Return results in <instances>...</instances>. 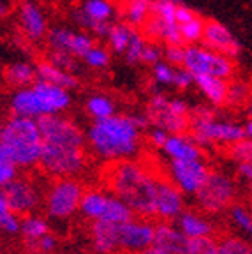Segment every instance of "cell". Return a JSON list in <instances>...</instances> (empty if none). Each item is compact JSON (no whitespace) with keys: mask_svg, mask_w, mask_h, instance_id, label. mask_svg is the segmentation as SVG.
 I'll return each mask as SVG.
<instances>
[{"mask_svg":"<svg viewBox=\"0 0 252 254\" xmlns=\"http://www.w3.org/2000/svg\"><path fill=\"white\" fill-rule=\"evenodd\" d=\"M155 180L157 177L132 159L113 163L108 173L111 194L122 199L134 215L143 219L154 217Z\"/></svg>","mask_w":252,"mask_h":254,"instance_id":"obj_1","label":"cell"},{"mask_svg":"<svg viewBox=\"0 0 252 254\" xmlns=\"http://www.w3.org/2000/svg\"><path fill=\"white\" fill-rule=\"evenodd\" d=\"M90 148L104 161L119 163L136 157L141 147V131L134 126L130 115H111L95 120L88 129Z\"/></svg>","mask_w":252,"mask_h":254,"instance_id":"obj_2","label":"cell"},{"mask_svg":"<svg viewBox=\"0 0 252 254\" xmlns=\"http://www.w3.org/2000/svg\"><path fill=\"white\" fill-rule=\"evenodd\" d=\"M0 143L5 159L16 168H32L39 163L41 132L37 120L14 117L0 126Z\"/></svg>","mask_w":252,"mask_h":254,"instance_id":"obj_3","label":"cell"},{"mask_svg":"<svg viewBox=\"0 0 252 254\" xmlns=\"http://www.w3.org/2000/svg\"><path fill=\"white\" fill-rule=\"evenodd\" d=\"M189 129L190 138L199 147H210V145L229 147L240 139H247L244 124L219 119L215 115V110L206 106H196L194 110H189Z\"/></svg>","mask_w":252,"mask_h":254,"instance_id":"obj_4","label":"cell"},{"mask_svg":"<svg viewBox=\"0 0 252 254\" xmlns=\"http://www.w3.org/2000/svg\"><path fill=\"white\" fill-rule=\"evenodd\" d=\"M237 182L228 173L219 170L208 171L205 182L196 194V201L206 214H219L228 210L237 198Z\"/></svg>","mask_w":252,"mask_h":254,"instance_id":"obj_5","label":"cell"},{"mask_svg":"<svg viewBox=\"0 0 252 254\" xmlns=\"http://www.w3.org/2000/svg\"><path fill=\"white\" fill-rule=\"evenodd\" d=\"M37 164L46 173L53 175L57 179L74 177L85 170L87 155H85V148L59 147V145L41 143V154Z\"/></svg>","mask_w":252,"mask_h":254,"instance_id":"obj_6","label":"cell"},{"mask_svg":"<svg viewBox=\"0 0 252 254\" xmlns=\"http://www.w3.org/2000/svg\"><path fill=\"white\" fill-rule=\"evenodd\" d=\"M182 67L187 69L192 76L206 74L215 78L229 79L235 74V64L233 59L212 52L205 46L189 44L184 50V62Z\"/></svg>","mask_w":252,"mask_h":254,"instance_id":"obj_7","label":"cell"},{"mask_svg":"<svg viewBox=\"0 0 252 254\" xmlns=\"http://www.w3.org/2000/svg\"><path fill=\"white\" fill-rule=\"evenodd\" d=\"M83 186L74 177H62L50 186L46 194V212L52 219L62 221L78 212Z\"/></svg>","mask_w":252,"mask_h":254,"instance_id":"obj_8","label":"cell"},{"mask_svg":"<svg viewBox=\"0 0 252 254\" xmlns=\"http://www.w3.org/2000/svg\"><path fill=\"white\" fill-rule=\"evenodd\" d=\"M41 132V143L59 145V147L85 148L87 138L72 120L62 115H44L37 119Z\"/></svg>","mask_w":252,"mask_h":254,"instance_id":"obj_9","label":"cell"},{"mask_svg":"<svg viewBox=\"0 0 252 254\" xmlns=\"http://www.w3.org/2000/svg\"><path fill=\"white\" fill-rule=\"evenodd\" d=\"M2 192L5 196V201L9 205V210L14 215H30L41 203V190L32 180L25 179V177H18L9 184L2 187Z\"/></svg>","mask_w":252,"mask_h":254,"instance_id":"obj_10","label":"cell"},{"mask_svg":"<svg viewBox=\"0 0 252 254\" xmlns=\"http://www.w3.org/2000/svg\"><path fill=\"white\" fill-rule=\"evenodd\" d=\"M154 222L143 217H132L130 221L119 224L117 228L119 251H126L130 254L141 253L143 249L154 244Z\"/></svg>","mask_w":252,"mask_h":254,"instance_id":"obj_11","label":"cell"},{"mask_svg":"<svg viewBox=\"0 0 252 254\" xmlns=\"http://www.w3.org/2000/svg\"><path fill=\"white\" fill-rule=\"evenodd\" d=\"M208 166L203 159L192 161H171L170 180L178 187L182 194H196L208 175Z\"/></svg>","mask_w":252,"mask_h":254,"instance_id":"obj_12","label":"cell"},{"mask_svg":"<svg viewBox=\"0 0 252 254\" xmlns=\"http://www.w3.org/2000/svg\"><path fill=\"white\" fill-rule=\"evenodd\" d=\"M186 201L178 187L171 180H155V198H154V217L164 222H171L186 210Z\"/></svg>","mask_w":252,"mask_h":254,"instance_id":"obj_13","label":"cell"},{"mask_svg":"<svg viewBox=\"0 0 252 254\" xmlns=\"http://www.w3.org/2000/svg\"><path fill=\"white\" fill-rule=\"evenodd\" d=\"M201 41L205 48L219 53V55L228 57V59H237L242 53V43L237 39V36L219 21H205Z\"/></svg>","mask_w":252,"mask_h":254,"instance_id":"obj_14","label":"cell"},{"mask_svg":"<svg viewBox=\"0 0 252 254\" xmlns=\"http://www.w3.org/2000/svg\"><path fill=\"white\" fill-rule=\"evenodd\" d=\"M30 87L34 90V95H36L43 117L60 115L71 104V95H69V90H65V88L44 83V81H39V79H36Z\"/></svg>","mask_w":252,"mask_h":254,"instance_id":"obj_15","label":"cell"},{"mask_svg":"<svg viewBox=\"0 0 252 254\" xmlns=\"http://www.w3.org/2000/svg\"><path fill=\"white\" fill-rule=\"evenodd\" d=\"M187 242L189 238L182 233L177 226L171 222H159L154 230V244L152 246L159 247L168 254H186Z\"/></svg>","mask_w":252,"mask_h":254,"instance_id":"obj_16","label":"cell"},{"mask_svg":"<svg viewBox=\"0 0 252 254\" xmlns=\"http://www.w3.org/2000/svg\"><path fill=\"white\" fill-rule=\"evenodd\" d=\"M20 21L23 34L30 41H41L48 34V21L39 5L27 0L20 5Z\"/></svg>","mask_w":252,"mask_h":254,"instance_id":"obj_17","label":"cell"},{"mask_svg":"<svg viewBox=\"0 0 252 254\" xmlns=\"http://www.w3.org/2000/svg\"><path fill=\"white\" fill-rule=\"evenodd\" d=\"M164 154L171 161H192V159H203L201 147L190 138L189 134H170L166 139Z\"/></svg>","mask_w":252,"mask_h":254,"instance_id":"obj_18","label":"cell"},{"mask_svg":"<svg viewBox=\"0 0 252 254\" xmlns=\"http://www.w3.org/2000/svg\"><path fill=\"white\" fill-rule=\"evenodd\" d=\"M119 224H111L104 221H94L92 224V244L99 254H113L119 251Z\"/></svg>","mask_w":252,"mask_h":254,"instance_id":"obj_19","label":"cell"},{"mask_svg":"<svg viewBox=\"0 0 252 254\" xmlns=\"http://www.w3.org/2000/svg\"><path fill=\"white\" fill-rule=\"evenodd\" d=\"M177 228L186 235L187 238H199V237H212L213 224L205 217L196 212L184 210L177 219Z\"/></svg>","mask_w":252,"mask_h":254,"instance_id":"obj_20","label":"cell"},{"mask_svg":"<svg viewBox=\"0 0 252 254\" xmlns=\"http://www.w3.org/2000/svg\"><path fill=\"white\" fill-rule=\"evenodd\" d=\"M36 79L39 81H44V83L55 85V87L60 88H76L78 87V78L71 72L60 71L59 67H55L53 64H50L48 60L44 62H39L36 65Z\"/></svg>","mask_w":252,"mask_h":254,"instance_id":"obj_21","label":"cell"},{"mask_svg":"<svg viewBox=\"0 0 252 254\" xmlns=\"http://www.w3.org/2000/svg\"><path fill=\"white\" fill-rule=\"evenodd\" d=\"M194 85L203 92V95L208 99L210 104H213V106H224L226 94H228V79L199 74L194 76Z\"/></svg>","mask_w":252,"mask_h":254,"instance_id":"obj_22","label":"cell"},{"mask_svg":"<svg viewBox=\"0 0 252 254\" xmlns=\"http://www.w3.org/2000/svg\"><path fill=\"white\" fill-rule=\"evenodd\" d=\"M11 111H12V115L14 117H25V119L37 120L39 117H43L32 87L18 88V90L12 94Z\"/></svg>","mask_w":252,"mask_h":254,"instance_id":"obj_23","label":"cell"},{"mask_svg":"<svg viewBox=\"0 0 252 254\" xmlns=\"http://www.w3.org/2000/svg\"><path fill=\"white\" fill-rule=\"evenodd\" d=\"M108 198H110V192H106V190H101V189L83 190L78 210L81 212L83 217L92 219V221H101V217L104 214V208H106Z\"/></svg>","mask_w":252,"mask_h":254,"instance_id":"obj_24","label":"cell"},{"mask_svg":"<svg viewBox=\"0 0 252 254\" xmlns=\"http://www.w3.org/2000/svg\"><path fill=\"white\" fill-rule=\"evenodd\" d=\"M4 78L11 87L25 88L36 81V67L27 62H14L7 65L4 71Z\"/></svg>","mask_w":252,"mask_h":254,"instance_id":"obj_25","label":"cell"},{"mask_svg":"<svg viewBox=\"0 0 252 254\" xmlns=\"http://www.w3.org/2000/svg\"><path fill=\"white\" fill-rule=\"evenodd\" d=\"M154 0H126L124 5V18L132 27H141L148 16L152 14Z\"/></svg>","mask_w":252,"mask_h":254,"instance_id":"obj_26","label":"cell"},{"mask_svg":"<svg viewBox=\"0 0 252 254\" xmlns=\"http://www.w3.org/2000/svg\"><path fill=\"white\" fill-rule=\"evenodd\" d=\"M132 217H136V215L132 214V210H130L129 206H127L120 198L110 194L108 203H106V208H104V214H103V217H101V221L111 222V224H122V222L130 221Z\"/></svg>","mask_w":252,"mask_h":254,"instance_id":"obj_27","label":"cell"},{"mask_svg":"<svg viewBox=\"0 0 252 254\" xmlns=\"http://www.w3.org/2000/svg\"><path fill=\"white\" fill-rule=\"evenodd\" d=\"M20 231L23 233V237L27 238V242H36L41 237H44L46 233H50V226L48 221L37 215H23V219H20Z\"/></svg>","mask_w":252,"mask_h":254,"instance_id":"obj_28","label":"cell"},{"mask_svg":"<svg viewBox=\"0 0 252 254\" xmlns=\"http://www.w3.org/2000/svg\"><path fill=\"white\" fill-rule=\"evenodd\" d=\"M132 30L134 28H130V25L127 23H111L110 30L106 34V39L111 48V52L115 53L126 52L127 44L130 41V36H132Z\"/></svg>","mask_w":252,"mask_h":254,"instance_id":"obj_29","label":"cell"},{"mask_svg":"<svg viewBox=\"0 0 252 254\" xmlns=\"http://www.w3.org/2000/svg\"><path fill=\"white\" fill-rule=\"evenodd\" d=\"M81 11L92 21H110L115 9L110 0H87L83 4Z\"/></svg>","mask_w":252,"mask_h":254,"instance_id":"obj_30","label":"cell"},{"mask_svg":"<svg viewBox=\"0 0 252 254\" xmlns=\"http://www.w3.org/2000/svg\"><path fill=\"white\" fill-rule=\"evenodd\" d=\"M87 111L95 120H104L108 117L115 115V103L108 95L95 94L87 101Z\"/></svg>","mask_w":252,"mask_h":254,"instance_id":"obj_31","label":"cell"},{"mask_svg":"<svg viewBox=\"0 0 252 254\" xmlns=\"http://www.w3.org/2000/svg\"><path fill=\"white\" fill-rule=\"evenodd\" d=\"M249 97H251V88L245 81H231V83H228L224 106L240 108L249 103Z\"/></svg>","mask_w":252,"mask_h":254,"instance_id":"obj_32","label":"cell"},{"mask_svg":"<svg viewBox=\"0 0 252 254\" xmlns=\"http://www.w3.org/2000/svg\"><path fill=\"white\" fill-rule=\"evenodd\" d=\"M217 254H252V249L245 238L231 235L217 240Z\"/></svg>","mask_w":252,"mask_h":254,"instance_id":"obj_33","label":"cell"},{"mask_svg":"<svg viewBox=\"0 0 252 254\" xmlns=\"http://www.w3.org/2000/svg\"><path fill=\"white\" fill-rule=\"evenodd\" d=\"M0 231L7 235H16L20 231V217L9 210V205L5 201V196L0 189Z\"/></svg>","mask_w":252,"mask_h":254,"instance_id":"obj_34","label":"cell"},{"mask_svg":"<svg viewBox=\"0 0 252 254\" xmlns=\"http://www.w3.org/2000/svg\"><path fill=\"white\" fill-rule=\"evenodd\" d=\"M203 27H205V21L201 20L199 16H196V18H192V20L184 25H178L182 43H187V44L199 43L201 37H203Z\"/></svg>","mask_w":252,"mask_h":254,"instance_id":"obj_35","label":"cell"},{"mask_svg":"<svg viewBox=\"0 0 252 254\" xmlns=\"http://www.w3.org/2000/svg\"><path fill=\"white\" fill-rule=\"evenodd\" d=\"M48 62L53 64L60 71L71 72V74H74L79 69L78 59L72 57L69 52H62V50H52V52L48 53Z\"/></svg>","mask_w":252,"mask_h":254,"instance_id":"obj_36","label":"cell"},{"mask_svg":"<svg viewBox=\"0 0 252 254\" xmlns=\"http://www.w3.org/2000/svg\"><path fill=\"white\" fill-rule=\"evenodd\" d=\"M94 44V37L90 34H85V32H72L71 43H69V50L67 52L71 53L76 59H83L85 53L90 50Z\"/></svg>","mask_w":252,"mask_h":254,"instance_id":"obj_37","label":"cell"},{"mask_svg":"<svg viewBox=\"0 0 252 254\" xmlns=\"http://www.w3.org/2000/svg\"><path fill=\"white\" fill-rule=\"evenodd\" d=\"M229 210V217H231V222L242 233H251L252 231V217H251V212L245 208L244 205H235L233 203L231 206L228 208Z\"/></svg>","mask_w":252,"mask_h":254,"instance_id":"obj_38","label":"cell"},{"mask_svg":"<svg viewBox=\"0 0 252 254\" xmlns=\"http://www.w3.org/2000/svg\"><path fill=\"white\" fill-rule=\"evenodd\" d=\"M72 32L74 30H71V28H67V27L52 28V30L46 34L50 48H52V50H62V52H67V50H69V43H71Z\"/></svg>","mask_w":252,"mask_h":254,"instance_id":"obj_39","label":"cell"},{"mask_svg":"<svg viewBox=\"0 0 252 254\" xmlns=\"http://www.w3.org/2000/svg\"><path fill=\"white\" fill-rule=\"evenodd\" d=\"M148 41L143 37L141 32L138 30H132V36H130V41L126 48V60L127 64H139V59H141V53H143V48Z\"/></svg>","mask_w":252,"mask_h":254,"instance_id":"obj_40","label":"cell"},{"mask_svg":"<svg viewBox=\"0 0 252 254\" xmlns=\"http://www.w3.org/2000/svg\"><path fill=\"white\" fill-rule=\"evenodd\" d=\"M186 254H217V240L213 237L189 238Z\"/></svg>","mask_w":252,"mask_h":254,"instance_id":"obj_41","label":"cell"},{"mask_svg":"<svg viewBox=\"0 0 252 254\" xmlns=\"http://www.w3.org/2000/svg\"><path fill=\"white\" fill-rule=\"evenodd\" d=\"M85 64L90 65L92 69H104L108 67V64H110V52H108L106 48H99V46H92L85 57H83Z\"/></svg>","mask_w":252,"mask_h":254,"instance_id":"obj_42","label":"cell"},{"mask_svg":"<svg viewBox=\"0 0 252 254\" xmlns=\"http://www.w3.org/2000/svg\"><path fill=\"white\" fill-rule=\"evenodd\" d=\"M229 155L237 163H245L252 159V143L251 139H240V141L229 145Z\"/></svg>","mask_w":252,"mask_h":254,"instance_id":"obj_43","label":"cell"},{"mask_svg":"<svg viewBox=\"0 0 252 254\" xmlns=\"http://www.w3.org/2000/svg\"><path fill=\"white\" fill-rule=\"evenodd\" d=\"M173 78H175V67L170 65L168 62H157L154 65V79L155 83L159 85H173Z\"/></svg>","mask_w":252,"mask_h":254,"instance_id":"obj_44","label":"cell"},{"mask_svg":"<svg viewBox=\"0 0 252 254\" xmlns=\"http://www.w3.org/2000/svg\"><path fill=\"white\" fill-rule=\"evenodd\" d=\"M184 50H186L184 44H166L162 57H164L166 62L170 64V65L180 67L182 62H184Z\"/></svg>","mask_w":252,"mask_h":254,"instance_id":"obj_45","label":"cell"},{"mask_svg":"<svg viewBox=\"0 0 252 254\" xmlns=\"http://www.w3.org/2000/svg\"><path fill=\"white\" fill-rule=\"evenodd\" d=\"M161 59H162L161 46H157V44H154V43H146L145 48H143L139 64H150V65H155L157 62H161Z\"/></svg>","mask_w":252,"mask_h":254,"instance_id":"obj_46","label":"cell"},{"mask_svg":"<svg viewBox=\"0 0 252 254\" xmlns=\"http://www.w3.org/2000/svg\"><path fill=\"white\" fill-rule=\"evenodd\" d=\"M194 85V76L190 74L187 69L184 67H175V78H173V87L178 90H187Z\"/></svg>","mask_w":252,"mask_h":254,"instance_id":"obj_47","label":"cell"},{"mask_svg":"<svg viewBox=\"0 0 252 254\" xmlns=\"http://www.w3.org/2000/svg\"><path fill=\"white\" fill-rule=\"evenodd\" d=\"M16 175H18V168L12 166L7 161H2V159H0V189H2L5 184L11 182Z\"/></svg>","mask_w":252,"mask_h":254,"instance_id":"obj_48","label":"cell"},{"mask_svg":"<svg viewBox=\"0 0 252 254\" xmlns=\"http://www.w3.org/2000/svg\"><path fill=\"white\" fill-rule=\"evenodd\" d=\"M34 246V249L41 251V253L48 254V253H52L53 249L57 247V238L53 237L52 233H46L44 237H41L39 240H36V242L32 244Z\"/></svg>","mask_w":252,"mask_h":254,"instance_id":"obj_49","label":"cell"},{"mask_svg":"<svg viewBox=\"0 0 252 254\" xmlns=\"http://www.w3.org/2000/svg\"><path fill=\"white\" fill-rule=\"evenodd\" d=\"M196 12L192 11L190 7H187L186 4H178L177 9H175V21L177 25H184L187 21H190L192 18H196Z\"/></svg>","mask_w":252,"mask_h":254,"instance_id":"obj_50","label":"cell"},{"mask_svg":"<svg viewBox=\"0 0 252 254\" xmlns=\"http://www.w3.org/2000/svg\"><path fill=\"white\" fill-rule=\"evenodd\" d=\"M168 136H170V132H166L161 127H152L148 132V141L152 143L155 148H162L166 139H168Z\"/></svg>","mask_w":252,"mask_h":254,"instance_id":"obj_51","label":"cell"},{"mask_svg":"<svg viewBox=\"0 0 252 254\" xmlns=\"http://www.w3.org/2000/svg\"><path fill=\"white\" fill-rule=\"evenodd\" d=\"M130 119H132L134 126L138 127L139 131H146L150 127V120H148V117H146V113H132Z\"/></svg>","mask_w":252,"mask_h":254,"instance_id":"obj_52","label":"cell"},{"mask_svg":"<svg viewBox=\"0 0 252 254\" xmlns=\"http://www.w3.org/2000/svg\"><path fill=\"white\" fill-rule=\"evenodd\" d=\"M238 177H240V179H245V182H251V180H252V164H251V161L238 163Z\"/></svg>","mask_w":252,"mask_h":254,"instance_id":"obj_53","label":"cell"},{"mask_svg":"<svg viewBox=\"0 0 252 254\" xmlns=\"http://www.w3.org/2000/svg\"><path fill=\"white\" fill-rule=\"evenodd\" d=\"M138 254H168V253H164V251L159 249V247H155V246H150V247L143 249L141 253H138Z\"/></svg>","mask_w":252,"mask_h":254,"instance_id":"obj_54","label":"cell"},{"mask_svg":"<svg viewBox=\"0 0 252 254\" xmlns=\"http://www.w3.org/2000/svg\"><path fill=\"white\" fill-rule=\"evenodd\" d=\"M7 12H9L7 4H5V2H2V0H0V20H4L5 16H7Z\"/></svg>","mask_w":252,"mask_h":254,"instance_id":"obj_55","label":"cell"},{"mask_svg":"<svg viewBox=\"0 0 252 254\" xmlns=\"http://www.w3.org/2000/svg\"><path fill=\"white\" fill-rule=\"evenodd\" d=\"M0 254H5V253H0Z\"/></svg>","mask_w":252,"mask_h":254,"instance_id":"obj_56","label":"cell"},{"mask_svg":"<svg viewBox=\"0 0 252 254\" xmlns=\"http://www.w3.org/2000/svg\"><path fill=\"white\" fill-rule=\"evenodd\" d=\"M0 72H2V69H0Z\"/></svg>","mask_w":252,"mask_h":254,"instance_id":"obj_57","label":"cell"}]
</instances>
